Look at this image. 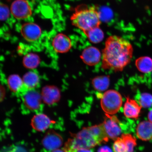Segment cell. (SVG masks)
I'll return each mask as SVG.
<instances>
[{"mask_svg":"<svg viewBox=\"0 0 152 152\" xmlns=\"http://www.w3.org/2000/svg\"><path fill=\"white\" fill-rule=\"evenodd\" d=\"M133 54V47L129 41L119 36H110L102 50V67L105 70L122 71L130 62Z\"/></svg>","mask_w":152,"mask_h":152,"instance_id":"obj_1","label":"cell"},{"mask_svg":"<svg viewBox=\"0 0 152 152\" xmlns=\"http://www.w3.org/2000/svg\"><path fill=\"white\" fill-rule=\"evenodd\" d=\"M72 137L65 144L64 151L66 152H73L80 148L90 149L109 140L102 124L83 128Z\"/></svg>","mask_w":152,"mask_h":152,"instance_id":"obj_2","label":"cell"},{"mask_svg":"<svg viewBox=\"0 0 152 152\" xmlns=\"http://www.w3.org/2000/svg\"><path fill=\"white\" fill-rule=\"evenodd\" d=\"M72 24L84 34L99 27L101 24L99 12L94 7L81 5L76 7L71 17Z\"/></svg>","mask_w":152,"mask_h":152,"instance_id":"obj_3","label":"cell"},{"mask_svg":"<svg viewBox=\"0 0 152 152\" xmlns=\"http://www.w3.org/2000/svg\"><path fill=\"white\" fill-rule=\"evenodd\" d=\"M123 104L122 96L115 90L106 91L102 96L100 104L102 108L106 114L113 115L120 110Z\"/></svg>","mask_w":152,"mask_h":152,"instance_id":"obj_4","label":"cell"},{"mask_svg":"<svg viewBox=\"0 0 152 152\" xmlns=\"http://www.w3.org/2000/svg\"><path fill=\"white\" fill-rule=\"evenodd\" d=\"M23 104L30 111H39L42 106L41 94L36 90H25L21 94Z\"/></svg>","mask_w":152,"mask_h":152,"instance_id":"obj_5","label":"cell"},{"mask_svg":"<svg viewBox=\"0 0 152 152\" xmlns=\"http://www.w3.org/2000/svg\"><path fill=\"white\" fill-rule=\"evenodd\" d=\"M102 124L108 138L115 140L119 137L121 129L119 120L116 116L106 114Z\"/></svg>","mask_w":152,"mask_h":152,"instance_id":"obj_6","label":"cell"},{"mask_svg":"<svg viewBox=\"0 0 152 152\" xmlns=\"http://www.w3.org/2000/svg\"><path fill=\"white\" fill-rule=\"evenodd\" d=\"M136 145L135 138L130 134H123L115 140L113 150L114 152H133Z\"/></svg>","mask_w":152,"mask_h":152,"instance_id":"obj_7","label":"cell"},{"mask_svg":"<svg viewBox=\"0 0 152 152\" xmlns=\"http://www.w3.org/2000/svg\"><path fill=\"white\" fill-rule=\"evenodd\" d=\"M11 10L13 16L18 19L28 18L31 15V7L26 0H16L11 5Z\"/></svg>","mask_w":152,"mask_h":152,"instance_id":"obj_8","label":"cell"},{"mask_svg":"<svg viewBox=\"0 0 152 152\" xmlns=\"http://www.w3.org/2000/svg\"><path fill=\"white\" fill-rule=\"evenodd\" d=\"M52 45L53 51L57 54H63L67 52L71 48V39L67 36L63 34H58L53 39Z\"/></svg>","mask_w":152,"mask_h":152,"instance_id":"obj_9","label":"cell"},{"mask_svg":"<svg viewBox=\"0 0 152 152\" xmlns=\"http://www.w3.org/2000/svg\"><path fill=\"white\" fill-rule=\"evenodd\" d=\"M20 32L24 39L30 42L37 41L41 34L40 28L37 24L32 23L24 24L21 28Z\"/></svg>","mask_w":152,"mask_h":152,"instance_id":"obj_10","label":"cell"},{"mask_svg":"<svg viewBox=\"0 0 152 152\" xmlns=\"http://www.w3.org/2000/svg\"><path fill=\"white\" fill-rule=\"evenodd\" d=\"M62 143V137L53 130L49 131L42 140L44 147L47 151H51L58 149Z\"/></svg>","mask_w":152,"mask_h":152,"instance_id":"obj_11","label":"cell"},{"mask_svg":"<svg viewBox=\"0 0 152 152\" xmlns=\"http://www.w3.org/2000/svg\"><path fill=\"white\" fill-rule=\"evenodd\" d=\"M80 58L85 64L93 66L96 65L99 62L101 58V54L96 48L89 47L83 51Z\"/></svg>","mask_w":152,"mask_h":152,"instance_id":"obj_12","label":"cell"},{"mask_svg":"<svg viewBox=\"0 0 152 152\" xmlns=\"http://www.w3.org/2000/svg\"><path fill=\"white\" fill-rule=\"evenodd\" d=\"M126 99L124 107V115L128 118L137 119L140 116L141 106L130 97H127Z\"/></svg>","mask_w":152,"mask_h":152,"instance_id":"obj_13","label":"cell"},{"mask_svg":"<svg viewBox=\"0 0 152 152\" xmlns=\"http://www.w3.org/2000/svg\"><path fill=\"white\" fill-rule=\"evenodd\" d=\"M54 123L47 115L40 113L34 116L31 120V125L35 130L41 132L47 130Z\"/></svg>","mask_w":152,"mask_h":152,"instance_id":"obj_14","label":"cell"},{"mask_svg":"<svg viewBox=\"0 0 152 152\" xmlns=\"http://www.w3.org/2000/svg\"><path fill=\"white\" fill-rule=\"evenodd\" d=\"M136 135L142 141H150L152 140V122L145 121L140 122L136 128Z\"/></svg>","mask_w":152,"mask_h":152,"instance_id":"obj_15","label":"cell"},{"mask_svg":"<svg viewBox=\"0 0 152 152\" xmlns=\"http://www.w3.org/2000/svg\"><path fill=\"white\" fill-rule=\"evenodd\" d=\"M22 79L26 90H36L40 82L39 75L34 70H30L25 74Z\"/></svg>","mask_w":152,"mask_h":152,"instance_id":"obj_16","label":"cell"},{"mask_svg":"<svg viewBox=\"0 0 152 152\" xmlns=\"http://www.w3.org/2000/svg\"><path fill=\"white\" fill-rule=\"evenodd\" d=\"M7 83L9 90L14 94H21L26 90L22 78L18 75H12L9 76Z\"/></svg>","mask_w":152,"mask_h":152,"instance_id":"obj_17","label":"cell"},{"mask_svg":"<svg viewBox=\"0 0 152 152\" xmlns=\"http://www.w3.org/2000/svg\"><path fill=\"white\" fill-rule=\"evenodd\" d=\"M41 95L43 101L47 104H52L58 101L59 93L55 87H46L43 89Z\"/></svg>","mask_w":152,"mask_h":152,"instance_id":"obj_18","label":"cell"},{"mask_svg":"<svg viewBox=\"0 0 152 152\" xmlns=\"http://www.w3.org/2000/svg\"><path fill=\"white\" fill-rule=\"evenodd\" d=\"M92 83L95 90L99 92H103L107 90L109 86V76H98L92 80Z\"/></svg>","mask_w":152,"mask_h":152,"instance_id":"obj_19","label":"cell"},{"mask_svg":"<svg viewBox=\"0 0 152 152\" xmlns=\"http://www.w3.org/2000/svg\"><path fill=\"white\" fill-rule=\"evenodd\" d=\"M135 65L141 73H148L152 71V59L149 57H140L136 60Z\"/></svg>","mask_w":152,"mask_h":152,"instance_id":"obj_20","label":"cell"},{"mask_svg":"<svg viewBox=\"0 0 152 152\" xmlns=\"http://www.w3.org/2000/svg\"><path fill=\"white\" fill-rule=\"evenodd\" d=\"M23 63L26 68L31 70H34L39 66L40 63V59L37 54L28 53L24 56Z\"/></svg>","mask_w":152,"mask_h":152,"instance_id":"obj_21","label":"cell"},{"mask_svg":"<svg viewBox=\"0 0 152 152\" xmlns=\"http://www.w3.org/2000/svg\"><path fill=\"white\" fill-rule=\"evenodd\" d=\"M91 42L96 44L103 40L104 33L99 27L95 28L85 33Z\"/></svg>","mask_w":152,"mask_h":152,"instance_id":"obj_22","label":"cell"},{"mask_svg":"<svg viewBox=\"0 0 152 152\" xmlns=\"http://www.w3.org/2000/svg\"><path fill=\"white\" fill-rule=\"evenodd\" d=\"M139 102L142 107L148 108L152 106V95L149 93L142 94L139 99Z\"/></svg>","mask_w":152,"mask_h":152,"instance_id":"obj_23","label":"cell"},{"mask_svg":"<svg viewBox=\"0 0 152 152\" xmlns=\"http://www.w3.org/2000/svg\"><path fill=\"white\" fill-rule=\"evenodd\" d=\"M10 11L8 7L5 5L1 4V20L5 21L9 18Z\"/></svg>","mask_w":152,"mask_h":152,"instance_id":"obj_24","label":"cell"},{"mask_svg":"<svg viewBox=\"0 0 152 152\" xmlns=\"http://www.w3.org/2000/svg\"><path fill=\"white\" fill-rule=\"evenodd\" d=\"M7 152H27L23 148L15 147Z\"/></svg>","mask_w":152,"mask_h":152,"instance_id":"obj_25","label":"cell"},{"mask_svg":"<svg viewBox=\"0 0 152 152\" xmlns=\"http://www.w3.org/2000/svg\"><path fill=\"white\" fill-rule=\"evenodd\" d=\"M73 152H92L90 149H85V148H80L75 150Z\"/></svg>","mask_w":152,"mask_h":152,"instance_id":"obj_26","label":"cell"},{"mask_svg":"<svg viewBox=\"0 0 152 152\" xmlns=\"http://www.w3.org/2000/svg\"><path fill=\"white\" fill-rule=\"evenodd\" d=\"M148 118L149 121L152 122V109L150 110L148 114Z\"/></svg>","mask_w":152,"mask_h":152,"instance_id":"obj_27","label":"cell"},{"mask_svg":"<svg viewBox=\"0 0 152 152\" xmlns=\"http://www.w3.org/2000/svg\"><path fill=\"white\" fill-rule=\"evenodd\" d=\"M99 152H111L110 150L107 148H101V149L100 150Z\"/></svg>","mask_w":152,"mask_h":152,"instance_id":"obj_28","label":"cell"},{"mask_svg":"<svg viewBox=\"0 0 152 152\" xmlns=\"http://www.w3.org/2000/svg\"><path fill=\"white\" fill-rule=\"evenodd\" d=\"M51 152H66L65 151H64H64H63V150H62L57 149L54 150V151H51Z\"/></svg>","mask_w":152,"mask_h":152,"instance_id":"obj_29","label":"cell"}]
</instances>
